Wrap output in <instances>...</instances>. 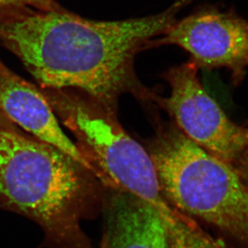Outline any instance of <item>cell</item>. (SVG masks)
<instances>
[{
  "mask_svg": "<svg viewBox=\"0 0 248 248\" xmlns=\"http://www.w3.org/2000/svg\"><path fill=\"white\" fill-rule=\"evenodd\" d=\"M103 248V246H102V248Z\"/></svg>",
  "mask_w": 248,
  "mask_h": 248,
  "instance_id": "12",
  "label": "cell"
},
{
  "mask_svg": "<svg viewBox=\"0 0 248 248\" xmlns=\"http://www.w3.org/2000/svg\"><path fill=\"white\" fill-rule=\"evenodd\" d=\"M234 167L236 169L242 179L248 188V145L245 148L239 160L235 163Z\"/></svg>",
  "mask_w": 248,
  "mask_h": 248,
  "instance_id": "10",
  "label": "cell"
},
{
  "mask_svg": "<svg viewBox=\"0 0 248 248\" xmlns=\"http://www.w3.org/2000/svg\"><path fill=\"white\" fill-rule=\"evenodd\" d=\"M198 69L191 61L171 68L164 75L170 96L155 102L189 140L234 166L248 145V127L226 115L201 83Z\"/></svg>",
  "mask_w": 248,
  "mask_h": 248,
  "instance_id": "5",
  "label": "cell"
},
{
  "mask_svg": "<svg viewBox=\"0 0 248 248\" xmlns=\"http://www.w3.org/2000/svg\"><path fill=\"white\" fill-rule=\"evenodd\" d=\"M173 45L191 56L198 69L225 68L239 82L248 67V20L233 11H198L176 21L151 46Z\"/></svg>",
  "mask_w": 248,
  "mask_h": 248,
  "instance_id": "6",
  "label": "cell"
},
{
  "mask_svg": "<svg viewBox=\"0 0 248 248\" xmlns=\"http://www.w3.org/2000/svg\"><path fill=\"white\" fill-rule=\"evenodd\" d=\"M164 198L236 248H248V188L236 169L182 133L160 126L147 148Z\"/></svg>",
  "mask_w": 248,
  "mask_h": 248,
  "instance_id": "3",
  "label": "cell"
},
{
  "mask_svg": "<svg viewBox=\"0 0 248 248\" xmlns=\"http://www.w3.org/2000/svg\"><path fill=\"white\" fill-rule=\"evenodd\" d=\"M104 248H170L162 219L145 201L120 189H108Z\"/></svg>",
  "mask_w": 248,
  "mask_h": 248,
  "instance_id": "8",
  "label": "cell"
},
{
  "mask_svg": "<svg viewBox=\"0 0 248 248\" xmlns=\"http://www.w3.org/2000/svg\"><path fill=\"white\" fill-rule=\"evenodd\" d=\"M0 111L30 136L55 147L88 170L106 188L112 182L96 169L69 140L39 87L24 80L0 61Z\"/></svg>",
  "mask_w": 248,
  "mask_h": 248,
  "instance_id": "7",
  "label": "cell"
},
{
  "mask_svg": "<svg viewBox=\"0 0 248 248\" xmlns=\"http://www.w3.org/2000/svg\"><path fill=\"white\" fill-rule=\"evenodd\" d=\"M9 122V120L0 111V129L4 127Z\"/></svg>",
  "mask_w": 248,
  "mask_h": 248,
  "instance_id": "11",
  "label": "cell"
},
{
  "mask_svg": "<svg viewBox=\"0 0 248 248\" xmlns=\"http://www.w3.org/2000/svg\"><path fill=\"white\" fill-rule=\"evenodd\" d=\"M41 91L79 150L116 189L145 201L160 215L172 209L161 193L149 153L124 130L117 110L73 89Z\"/></svg>",
  "mask_w": 248,
  "mask_h": 248,
  "instance_id": "4",
  "label": "cell"
},
{
  "mask_svg": "<svg viewBox=\"0 0 248 248\" xmlns=\"http://www.w3.org/2000/svg\"><path fill=\"white\" fill-rule=\"evenodd\" d=\"M62 11L56 0H0V19L25 10Z\"/></svg>",
  "mask_w": 248,
  "mask_h": 248,
  "instance_id": "9",
  "label": "cell"
},
{
  "mask_svg": "<svg viewBox=\"0 0 248 248\" xmlns=\"http://www.w3.org/2000/svg\"><path fill=\"white\" fill-rule=\"evenodd\" d=\"M189 0L150 16L98 21L62 11L25 10L0 19V43L19 58L41 89H73L117 110L121 96H157L139 81L136 54L175 22Z\"/></svg>",
  "mask_w": 248,
  "mask_h": 248,
  "instance_id": "1",
  "label": "cell"
},
{
  "mask_svg": "<svg viewBox=\"0 0 248 248\" xmlns=\"http://www.w3.org/2000/svg\"><path fill=\"white\" fill-rule=\"evenodd\" d=\"M99 186L55 147L16 126L0 130V207L37 222L56 244L88 248L80 219Z\"/></svg>",
  "mask_w": 248,
  "mask_h": 248,
  "instance_id": "2",
  "label": "cell"
}]
</instances>
